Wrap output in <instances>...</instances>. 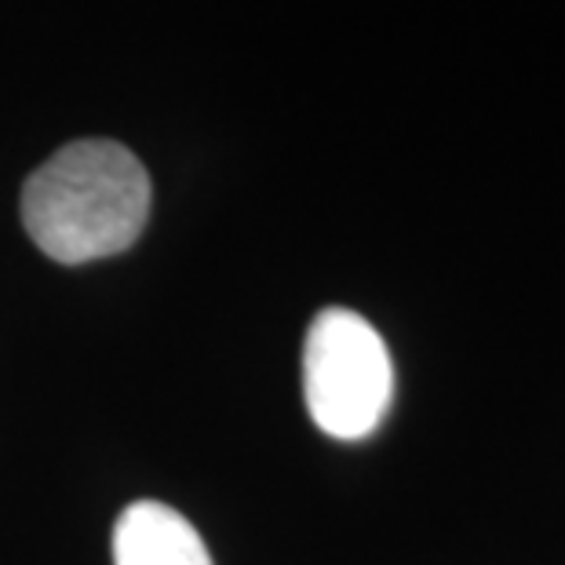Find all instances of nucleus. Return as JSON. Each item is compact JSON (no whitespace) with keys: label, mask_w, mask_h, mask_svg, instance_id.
Returning a JSON list of instances; mask_svg holds the SVG:
<instances>
[{"label":"nucleus","mask_w":565,"mask_h":565,"mask_svg":"<svg viewBox=\"0 0 565 565\" xmlns=\"http://www.w3.org/2000/svg\"><path fill=\"white\" fill-rule=\"evenodd\" d=\"M303 398L310 419L335 441H362L394 398V365L383 335L347 307H324L303 347Z\"/></svg>","instance_id":"2"},{"label":"nucleus","mask_w":565,"mask_h":565,"mask_svg":"<svg viewBox=\"0 0 565 565\" xmlns=\"http://www.w3.org/2000/svg\"><path fill=\"white\" fill-rule=\"evenodd\" d=\"M114 565H212L194 525L168 503L136 500L114 525Z\"/></svg>","instance_id":"3"},{"label":"nucleus","mask_w":565,"mask_h":565,"mask_svg":"<svg viewBox=\"0 0 565 565\" xmlns=\"http://www.w3.org/2000/svg\"><path fill=\"white\" fill-rule=\"evenodd\" d=\"M147 220L150 175L114 139L70 142L22 186V226L63 267L128 252Z\"/></svg>","instance_id":"1"}]
</instances>
